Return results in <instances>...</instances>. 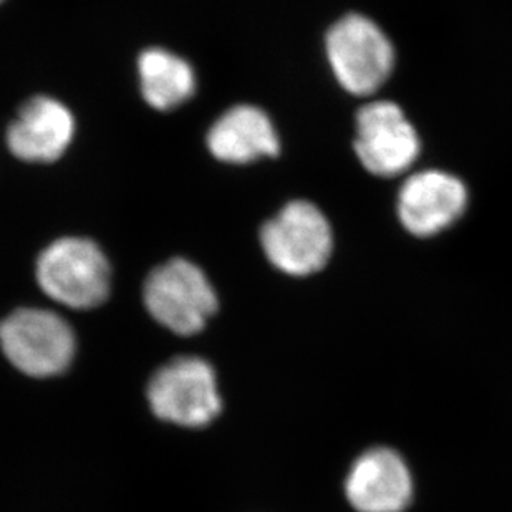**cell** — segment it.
Returning <instances> with one entry per match:
<instances>
[{"instance_id": "cell-1", "label": "cell", "mask_w": 512, "mask_h": 512, "mask_svg": "<svg viewBox=\"0 0 512 512\" xmlns=\"http://www.w3.org/2000/svg\"><path fill=\"white\" fill-rule=\"evenodd\" d=\"M37 282L50 299L70 309L102 305L112 290V267L102 247L85 237H62L37 259Z\"/></svg>"}, {"instance_id": "cell-2", "label": "cell", "mask_w": 512, "mask_h": 512, "mask_svg": "<svg viewBox=\"0 0 512 512\" xmlns=\"http://www.w3.org/2000/svg\"><path fill=\"white\" fill-rule=\"evenodd\" d=\"M325 52L340 87L355 97L377 93L395 68L392 42L365 15L348 14L335 22L325 39Z\"/></svg>"}, {"instance_id": "cell-3", "label": "cell", "mask_w": 512, "mask_h": 512, "mask_svg": "<svg viewBox=\"0 0 512 512\" xmlns=\"http://www.w3.org/2000/svg\"><path fill=\"white\" fill-rule=\"evenodd\" d=\"M146 310L173 334H198L218 310V295L193 262L171 259L156 267L143 289Z\"/></svg>"}, {"instance_id": "cell-4", "label": "cell", "mask_w": 512, "mask_h": 512, "mask_svg": "<svg viewBox=\"0 0 512 512\" xmlns=\"http://www.w3.org/2000/svg\"><path fill=\"white\" fill-rule=\"evenodd\" d=\"M0 347L20 372L47 378L70 367L77 340L67 320L52 310L19 309L0 322Z\"/></svg>"}, {"instance_id": "cell-5", "label": "cell", "mask_w": 512, "mask_h": 512, "mask_svg": "<svg viewBox=\"0 0 512 512\" xmlns=\"http://www.w3.org/2000/svg\"><path fill=\"white\" fill-rule=\"evenodd\" d=\"M261 244L272 266L287 276H312L334 249L330 223L315 204L292 201L262 226Z\"/></svg>"}, {"instance_id": "cell-6", "label": "cell", "mask_w": 512, "mask_h": 512, "mask_svg": "<svg viewBox=\"0 0 512 512\" xmlns=\"http://www.w3.org/2000/svg\"><path fill=\"white\" fill-rule=\"evenodd\" d=\"M146 393L158 418L184 428L209 425L223 410L214 368L199 357H178L163 365Z\"/></svg>"}, {"instance_id": "cell-7", "label": "cell", "mask_w": 512, "mask_h": 512, "mask_svg": "<svg viewBox=\"0 0 512 512\" xmlns=\"http://www.w3.org/2000/svg\"><path fill=\"white\" fill-rule=\"evenodd\" d=\"M420 136L393 102H372L358 112L355 153L368 173L395 178L415 165Z\"/></svg>"}, {"instance_id": "cell-8", "label": "cell", "mask_w": 512, "mask_h": 512, "mask_svg": "<svg viewBox=\"0 0 512 512\" xmlns=\"http://www.w3.org/2000/svg\"><path fill=\"white\" fill-rule=\"evenodd\" d=\"M468 206V189L445 171L428 170L406 179L398 193V218L416 237H433L458 223Z\"/></svg>"}, {"instance_id": "cell-9", "label": "cell", "mask_w": 512, "mask_h": 512, "mask_svg": "<svg viewBox=\"0 0 512 512\" xmlns=\"http://www.w3.org/2000/svg\"><path fill=\"white\" fill-rule=\"evenodd\" d=\"M75 135V118L55 98L35 97L24 103L7 130V148L25 163L60 160Z\"/></svg>"}, {"instance_id": "cell-10", "label": "cell", "mask_w": 512, "mask_h": 512, "mask_svg": "<svg viewBox=\"0 0 512 512\" xmlns=\"http://www.w3.org/2000/svg\"><path fill=\"white\" fill-rule=\"evenodd\" d=\"M411 493L405 461L387 448L363 453L345 481L348 503L358 512H401L410 504Z\"/></svg>"}, {"instance_id": "cell-11", "label": "cell", "mask_w": 512, "mask_h": 512, "mask_svg": "<svg viewBox=\"0 0 512 512\" xmlns=\"http://www.w3.org/2000/svg\"><path fill=\"white\" fill-rule=\"evenodd\" d=\"M208 148L216 160L247 165L279 155L281 141L266 112L254 105H237L211 126Z\"/></svg>"}, {"instance_id": "cell-12", "label": "cell", "mask_w": 512, "mask_h": 512, "mask_svg": "<svg viewBox=\"0 0 512 512\" xmlns=\"http://www.w3.org/2000/svg\"><path fill=\"white\" fill-rule=\"evenodd\" d=\"M138 77L146 103L160 112L184 105L198 85L191 63L165 49H148L140 55Z\"/></svg>"}, {"instance_id": "cell-13", "label": "cell", "mask_w": 512, "mask_h": 512, "mask_svg": "<svg viewBox=\"0 0 512 512\" xmlns=\"http://www.w3.org/2000/svg\"><path fill=\"white\" fill-rule=\"evenodd\" d=\"M2 2H4V0H0V4H2Z\"/></svg>"}]
</instances>
